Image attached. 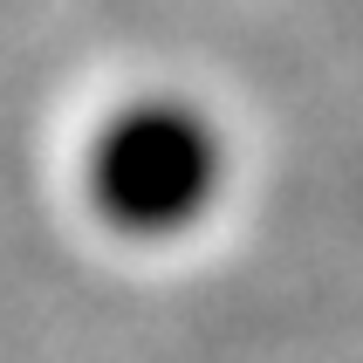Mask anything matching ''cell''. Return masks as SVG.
<instances>
[{
  "label": "cell",
  "mask_w": 363,
  "mask_h": 363,
  "mask_svg": "<svg viewBox=\"0 0 363 363\" xmlns=\"http://www.w3.org/2000/svg\"><path fill=\"white\" fill-rule=\"evenodd\" d=\"M226 185V144L199 103L138 96L117 103L89 138L82 192L123 240H179L206 220Z\"/></svg>",
  "instance_id": "obj_1"
}]
</instances>
